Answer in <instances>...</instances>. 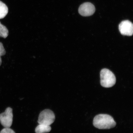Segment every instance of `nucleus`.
I'll list each match as a JSON object with an SVG mask.
<instances>
[{"instance_id":"1","label":"nucleus","mask_w":133,"mask_h":133,"mask_svg":"<svg viewBox=\"0 0 133 133\" xmlns=\"http://www.w3.org/2000/svg\"><path fill=\"white\" fill-rule=\"evenodd\" d=\"M95 127L100 129H108L115 127L116 123L110 115L100 114L95 117L93 121Z\"/></svg>"},{"instance_id":"2","label":"nucleus","mask_w":133,"mask_h":133,"mask_svg":"<svg viewBox=\"0 0 133 133\" xmlns=\"http://www.w3.org/2000/svg\"><path fill=\"white\" fill-rule=\"evenodd\" d=\"M101 84L102 87L106 88L112 87L115 84L116 78L112 71L104 69L100 72Z\"/></svg>"},{"instance_id":"3","label":"nucleus","mask_w":133,"mask_h":133,"mask_svg":"<svg viewBox=\"0 0 133 133\" xmlns=\"http://www.w3.org/2000/svg\"><path fill=\"white\" fill-rule=\"evenodd\" d=\"M55 116L54 112L51 110L46 109L39 114L38 123L39 124H43L50 126L54 122Z\"/></svg>"},{"instance_id":"4","label":"nucleus","mask_w":133,"mask_h":133,"mask_svg":"<svg viewBox=\"0 0 133 133\" xmlns=\"http://www.w3.org/2000/svg\"><path fill=\"white\" fill-rule=\"evenodd\" d=\"M13 115L11 108H6L5 112L0 114V122L5 128H10L12 125Z\"/></svg>"},{"instance_id":"5","label":"nucleus","mask_w":133,"mask_h":133,"mask_svg":"<svg viewBox=\"0 0 133 133\" xmlns=\"http://www.w3.org/2000/svg\"><path fill=\"white\" fill-rule=\"evenodd\" d=\"M96 8L94 5L90 2L83 3L80 6L78 9L79 13L83 16H92L95 12Z\"/></svg>"},{"instance_id":"6","label":"nucleus","mask_w":133,"mask_h":133,"mask_svg":"<svg viewBox=\"0 0 133 133\" xmlns=\"http://www.w3.org/2000/svg\"><path fill=\"white\" fill-rule=\"evenodd\" d=\"M119 29L121 34L123 35L132 36L133 25L130 21L125 20L121 22L119 25Z\"/></svg>"},{"instance_id":"7","label":"nucleus","mask_w":133,"mask_h":133,"mask_svg":"<svg viewBox=\"0 0 133 133\" xmlns=\"http://www.w3.org/2000/svg\"><path fill=\"white\" fill-rule=\"evenodd\" d=\"M51 127L50 126L43 124H39L36 128V133H46L49 132L51 130Z\"/></svg>"},{"instance_id":"8","label":"nucleus","mask_w":133,"mask_h":133,"mask_svg":"<svg viewBox=\"0 0 133 133\" xmlns=\"http://www.w3.org/2000/svg\"><path fill=\"white\" fill-rule=\"evenodd\" d=\"M8 12V6L4 3L0 1V19L4 18Z\"/></svg>"},{"instance_id":"9","label":"nucleus","mask_w":133,"mask_h":133,"mask_svg":"<svg viewBox=\"0 0 133 133\" xmlns=\"http://www.w3.org/2000/svg\"><path fill=\"white\" fill-rule=\"evenodd\" d=\"M9 34V31L5 26L1 24L0 22V37L4 38L7 37Z\"/></svg>"},{"instance_id":"10","label":"nucleus","mask_w":133,"mask_h":133,"mask_svg":"<svg viewBox=\"0 0 133 133\" xmlns=\"http://www.w3.org/2000/svg\"><path fill=\"white\" fill-rule=\"evenodd\" d=\"M6 51L3 46L2 43L0 42V66H1L2 62L1 56H4L6 54Z\"/></svg>"},{"instance_id":"11","label":"nucleus","mask_w":133,"mask_h":133,"mask_svg":"<svg viewBox=\"0 0 133 133\" xmlns=\"http://www.w3.org/2000/svg\"><path fill=\"white\" fill-rule=\"evenodd\" d=\"M0 133H16L12 129L10 128H5L3 129Z\"/></svg>"}]
</instances>
